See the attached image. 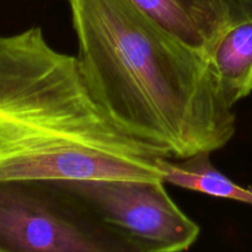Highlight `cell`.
<instances>
[{
  "label": "cell",
  "mask_w": 252,
  "mask_h": 252,
  "mask_svg": "<svg viewBox=\"0 0 252 252\" xmlns=\"http://www.w3.org/2000/svg\"><path fill=\"white\" fill-rule=\"evenodd\" d=\"M0 252H143L57 181L0 182Z\"/></svg>",
  "instance_id": "obj_3"
},
{
  "label": "cell",
  "mask_w": 252,
  "mask_h": 252,
  "mask_svg": "<svg viewBox=\"0 0 252 252\" xmlns=\"http://www.w3.org/2000/svg\"><path fill=\"white\" fill-rule=\"evenodd\" d=\"M233 4L234 17L252 15V0H230Z\"/></svg>",
  "instance_id": "obj_8"
},
{
  "label": "cell",
  "mask_w": 252,
  "mask_h": 252,
  "mask_svg": "<svg viewBox=\"0 0 252 252\" xmlns=\"http://www.w3.org/2000/svg\"><path fill=\"white\" fill-rule=\"evenodd\" d=\"M177 38L209 56L234 19L230 0H130Z\"/></svg>",
  "instance_id": "obj_5"
},
{
  "label": "cell",
  "mask_w": 252,
  "mask_h": 252,
  "mask_svg": "<svg viewBox=\"0 0 252 252\" xmlns=\"http://www.w3.org/2000/svg\"><path fill=\"white\" fill-rule=\"evenodd\" d=\"M143 252H184L201 228L169 196L164 180L57 181Z\"/></svg>",
  "instance_id": "obj_4"
},
{
  "label": "cell",
  "mask_w": 252,
  "mask_h": 252,
  "mask_svg": "<svg viewBox=\"0 0 252 252\" xmlns=\"http://www.w3.org/2000/svg\"><path fill=\"white\" fill-rule=\"evenodd\" d=\"M159 158L117 127L78 57L41 27L0 34V182L164 180Z\"/></svg>",
  "instance_id": "obj_2"
},
{
  "label": "cell",
  "mask_w": 252,
  "mask_h": 252,
  "mask_svg": "<svg viewBox=\"0 0 252 252\" xmlns=\"http://www.w3.org/2000/svg\"><path fill=\"white\" fill-rule=\"evenodd\" d=\"M159 165L166 184L252 206V189L240 186L217 169L211 153H199L186 159L159 158Z\"/></svg>",
  "instance_id": "obj_7"
},
{
  "label": "cell",
  "mask_w": 252,
  "mask_h": 252,
  "mask_svg": "<svg viewBox=\"0 0 252 252\" xmlns=\"http://www.w3.org/2000/svg\"><path fill=\"white\" fill-rule=\"evenodd\" d=\"M231 107L252 93V15L234 17L208 56Z\"/></svg>",
  "instance_id": "obj_6"
},
{
  "label": "cell",
  "mask_w": 252,
  "mask_h": 252,
  "mask_svg": "<svg viewBox=\"0 0 252 252\" xmlns=\"http://www.w3.org/2000/svg\"><path fill=\"white\" fill-rule=\"evenodd\" d=\"M81 70L122 132L161 158L225 147L235 134L208 57L130 0H69Z\"/></svg>",
  "instance_id": "obj_1"
}]
</instances>
